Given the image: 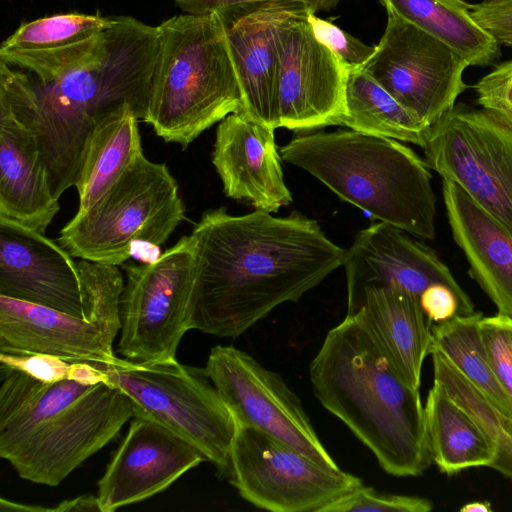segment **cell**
<instances>
[{"label": "cell", "instance_id": "cell-1", "mask_svg": "<svg viewBox=\"0 0 512 512\" xmlns=\"http://www.w3.org/2000/svg\"><path fill=\"white\" fill-rule=\"evenodd\" d=\"M191 234L198 246L192 329L222 338L298 301L343 265L346 252L296 212L234 216L221 207L204 212Z\"/></svg>", "mask_w": 512, "mask_h": 512}, {"label": "cell", "instance_id": "cell-2", "mask_svg": "<svg viewBox=\"0 0 512 512\" xmlns=\"http://www.w3.org/2000/svg\"><path fill=\"white\" fill-rule=\"evenodd\" d=\"M159 28L116 17L109 29L49 50H0V61L27 73L33 127L59 199L75 186L88 138L109 112L146 113L159 50Z\"/></svg>", "mask_w": 512, "mask_h": 512}, {"label": "cell", "instance_id": "cell-3", "mask_svg": "<svg viewBox=\"0 0 512 512\" xmlns=\"http://www.w3.org/2000/svg\"><path fill=\"white\" fill-rule=\"evenodd\" d=\"M309 377L315 396L393 476L421 475L432 461L419 389L411 387L357 314L327 333Z\"/></svg>", "mask_w": 512, "mask_h": 512}, {"label": "cell", "instance_id": "cell-4", "mask_svg": "<svg viewBox=\"0 0 512 512\" xmlns=\"http://www.w3.org/2000/svg\"><path fill=\"white\" fill-rule=\"evenodd\" d=\"M279 153L375 219L414 237L434 239L431 169L400 141L351 129L303 133Z\"/></svg>", "mask_w": 512, "mask_h": 512}, {"label": "cell", "instance_id": "cell-5", "mask_svg": "<svg viewBox=\"0 0 512 512\" xmlns=\"http://www.w3.org/2000/svg\"><path fill=\"white\" fill-rule=\"evenodd\" d=\"M144 118L166 143L187 148L212 125L242 111V95L217 12L163 21Z\"/></svg>", "mask_w": 512, "mask_h": 512}, {"label": "cell", "instance_id": "cell-6", "mask_svg": "<svg viewBox=\"0 0 512 512\" xmlns=\"http://www.w3.org/2000/svg\"><path fill=\"white\" fill-rule=\"evenodd\" d=\"M184 219L168 167L141 153L92 206L76 212L57 242L73 257L120 266L135 243L160 247Z\"/></svg>", "mask_w": 512, "mask_h": 512}, {"label": "cell", "instance_id": "cell-7", "mask_svg": "<svg viewBox=\"0 0 512 512\" xmlns=\"http://www.w3.org/2000/svg\"><path fill=\"white\" fill-rule=\"evenodd\" d=\"M132 401L134 416L157 421L194 445L228 477L236 421L205 368L176 359L138 363L116 357L111 363L91 364Z\"/></svg>", "mask_w": 512, "mask_h": 512}, {"label": "cell", "instance_id": "cell-8", "mask_svg": "<svg viewBox=\"0 0 512 512\" xmlns=\"http://www.w3.org/2000/svg\"><path fill=\"white\" fill-rule=\"evenodd\" d=\"M119 303L122 358L153 363L176 359L182 337L192 329L198 246L190 234L144 264L124 265Z\"/></svg>", "mask_w": 512, "mask_h": 512}, {"label": "cell", "instance_id": "cell-9", "mask_svg": "<svg viewBox=\"0 0 512 512\" xmlns=\"http://www.w3.org/2000/svg\"><path fill=\"white\" fill-rule=\"evenodd\" d=\"M423 150L431 170L512 235V126L483 108L456 103L430 126Z\"/></svg>", "mask_w": 512, "mask_h": 512}, {"label": "cell", "instance_id": "cell-10", "mask_svg": "<svg viewBox=\"0 0 512 512\" xmlns=\"http://www.w3.org/2000/svg\"><path fill=\"white\" fill-rule=\"evenodd\" d=\"M133 417L131 399L110 382H101L0 449V457L22 479L57 486Z\"/></svg>", "mask_w": 512, "mask_h": 512}, {"label": "cell", "instance_id": "cell-11", "mask_svg": "<svg viewBox=\"0 0 512 512\" xmlns=\"http://www.w3.org/2000/svg\"><path fill=\"white\" fill-rule=\"evenodd\" d=\"M239 495L272 512H320L363 483L254 427L236 422L227 477Z\"/></svg>", "mask_w": 512, "mask_h": 512}, {"label": "cell", "instance_id": "cell-12", "mask_svg": "<svg viewBox=\"0 0 512 512\" xmlns=\"http://www.w3.org/2000/svg\"><path fill=\"white\" fill-rule=\"evenodd\" d=\"M87 294L78 262L59 243L0 217V295L85 320L120 324L121 293L94 282Z\"/></svg>", "mask_w": 512, "mask_h": 512}, {"label": "cell", "instance_id": "cell-13", "mask_svg": "<svg viewBox=\"0 0 512 512\" xmlns=\"http://www.w3.org/2000/svg\"><path fill=\"white\" fill-rule=\"evenodd\" d=\"M467 67L450 47L387 12L384 33L360 68L430 127L467 89Z\"/></svg>", "mask_w": 512, "mask_h": 512}, {"label": "cell", "instance_id": "cell-14", "mask_svg": "<svg viewBox=\"0 0 512 512\" xmlns=\"http://www.w3.org/2000/svg\"><path fill=\"white\" fill-rule=\"evenodd\" d=\"M205 371L236 422L259 429L322 465L339 468L300 399L279 374L247 352L222 345L211 349Z\"/></svg>", "mask_w": 512, "mask_h": 512}, {"label": "cell", "instance_id": "cell-15", "mask_svg": "<svg viewBox=\"0 0 512 512\" xmlns=\"http://www.w3.org/2000/svg\"><path fill=\"white\" fill-rule=\"evenodd\" d=\"M309 10L296 1L250 2L216 11L242 95V113L280 127L279 77L283 43L292 24Z\"/></svg>", "mask_w": 512, "mask_h": 512}, {"label": "cell", "instance_id": "cell-16", "mask_svg": "<svg viewBox=\"0 0 512 512\" xmlns=\"http://www.w3.org/2000/svg\"><path fill=\"white\" fill-rule=\"evenodd\" d=\"M347 314L355 313L364 294L397 289L420 295L431 285L444 284L466 294L433 249L411 234L384 222L358 232L345 252Z\"/></svg>", "mask_w": 512, "mask_h": 512}, {"label": "cell", "instance_id": "cell-17", "mask_svg": "<svg viewBox=\"0 0 512 512\" xmlns=\"http://www.w3.org/2000/svg\"><path fill=\"white\" fill-rule=\"evenodd\" d=\"M309 11L288 30L281 55L280 127L295 131L336 125L345 111L350 69L315 38Z\"/></svg>", "mask_w": 512, "mask_h": 512}, {"label": "cell", "instance_id": "cell-18", "mask_svg": "<svg viewBox=\"0 0 512 512\" xmlns=\"http://www.w3.org/2000/svg\"><path fill=\"white\" fill-rule=\"evenodd\" d=\"M206 461L189 441L157 421L134 416L98 481L101 512L143 501Z\"/></svg>", "mask_w": 512, "mask_h": 512}, {"label": "cell", "instance_id": "cell-19", "mask_svg": "<svg viewBox=\"0 0 512 512\" xmlns=\"http://www.w3.org/2000/svg\"><path fill=\"white\" fill-rule=\"evenodd\" d=\"M120 324L85 320L0 295V353L47 354L68 362L111 363Z\"/></svg>", "mask_w": 512, "mask_h": 512}, {"label": "cell", "instance_id": "cell-20", "mask_svg": "<svg viewBox=\"0 0 512 512\" xmlns=\"http://www.w3.org/2000/svg\"><path fill=\"white\" fill-rule=\"evenodd\" d=\"M274 128L242 112L217 126L212 163L226 196L246 200L256 210L277 212L293 198L285 184Z\"/></svg>", "mask_w": 512, "mask_h": 512}, {"label": "cell", "instance_id": "cell-21", "mask_svg": "<svg viewBox=\"0 0 512 512\" xmlns=\"http://www.w3.org/2000/svg\"><path fill=\"white\" fill-rule=\"evenodd\" d=\"M59 209L31 121L0 103V217L45 234Z\"/></svg>", "mask_w": 512, "mask_h": 512}, {"label": "cell", "instance_id": "cell-22", "mask_svg": "<svg viewBox=\"0 0 512 512\" xmlns=\"http://www.w3.org/2000/svg\"><path fill=\"white\" fill-rule=\"evenodd\" d=\"M452 237L471 277L497 308L512 319V235L456 184L442 179Z\"/></svg>", "mask_w": 512, "mask_h": 512}, {"label": "cell", "instance_id": "cell-23", "mask_svg": "<svg viewBox=\"0 0 512 512\" xmlns=\"http://www.w3.org/2000/svg\"><path fill=\"white\" fill-rule=\"evenodd\" d=\"M355 313L366 323L403 379L419 389L423 362L433 340V323L424 313L419 297L397 289L370 290Z\"/></svg>", "mask_w": 512, "mask_h": 512}, {"label": "cell", "instance_id": "cell-24", "mask_svg": "<svg viewBox=\"0 0 512 512\" xmlns=\"http://www.w3.org/2000/svg\"><path fill=\"white\" fill-rule=\"evenodd\" d=\"M432 461L442 473L454 475L472 467H491L497 448L476 420L437 382L424 406Z\"/></svg>", "mask_w": 512, "mask_h": 512}, {"label": "cell", "instance_id": "cell-25", "mask_svg": "<svg viewBox=\"0 0 512 512\" xmlns=\"http://www.w3.org/2000/svg\"><path fill=\"white\" fill-rule=\"evenodd\" d=\"M138 116L123 105L103 116L93 128L75 183L78 210L92 206L143 153Z\"/></svg>", "mask_w": 512, "mask_h": 512}, {"label": "cell", "instance_id": "cell-26", "mask_svg": "<svg viewBox=\"0 0 512 512\" xmlns=\"http://www.w3.org/2000/svg\"><path fill=\"white\" fill-rule=\"evenodd\" d=\"M393 13L441 41L468 66H488L501 56V44L478 24L465 0H379Z\"/></svg>", "mask_w": 512, "mask_h": 512}, {"label": "cell", "instance_id": "cell-27", "mask_svg": "<svg viewBox=\"0 0 512 512\" xmlns=\"http://www.w3.org/2000/svg\"><path fill=\"white\" fill-rule=\"evenodd\" d=\"M336 125L423 148L430 127L360 67H350L345 111Z\"/></svg>", "mask_w": 512, "mask_h": 512}, {"label": "cell", "instance_id": "cell-28", "mask_svg": "<svg viewBox=\"0 0 512 512\" xmlns=\"http://www.w3.org/2000/svg\"><path fill=\"white\" fill-rule=\"evenodd\" d=\"M482 317L481 312H474L433 324L430 349L439 350L476 388L512 416V400L494 375L482 341Z\"/></svg>", "mask_w": 512, "mask_h": 512}, {"label": "cell", "instance_id": "cell-29", "mask_svg": "<svg viewBox=\"0 0 512 512\" xmlns=\"http://www.w3.org/2000/svg\"><path fill=\"white\" fill-rule=\"evenodd\" d=\"M434 381L463 407L480 425L497 448L492 466L502 475L512 479V416L476 388L437 349H430Z\"/></svg>", "mask_w": 512, "mask_h": 512}, {"label": "cell", "instance_id": "cell-30", "mask_svg": "<svg viewBox=\"0 0 512 512\" xmlns=\"http://www.w3.org/2000/svg\"><path fill=\"white\" fill-rule=\"evenodd\" d=\"M115 23L116 17L98 14H55L22 24L2 42L0 49H55L87 39Z\"/></svg>", "mask_w": 512, "mask_h": 512}, {"label": "cell", "instance_id": "cell-31", "mask_svg": "<svg viewBox=\"0 0 512 512\" xmlns=\"http://www.w3.org/2000/svg\"><path fill=\"white\" fill-rule=\"evenodd\" d=\"M432 502L426 498L376 491L364 485L326 505L320 512H428Z\"/></svg>", "mask_w": 512, "mask_h": 512}, {"label": "cell", "instance_id": "cell-32", "mask_svg": "<svg viewBox=\"0 0 512 512\" xmlns=\"http://www.w3.org/2000/svg\"><path fill=\"white\" fill-rule=\"evenodd\" d=\"M480 333L494 375L512 400V319L498 313L483 316Z\"/></svg>", "mask_w": 512, "mask_h": 512}, {"label": "cell", "instance_id": "cell-33", "mask_svg": "<svg viewBox=\"0 0 512 512\" xmlns=\"http://www.w3.org/2000/svg\"><path fill=\"white\" fill-rule=\"evenodd\" d=\"M476 102L512 126V59L495 66L474 85Z\"/></svg>", "mask_w": 512, "mask_h": 512}, {"label": "cell", "instance_id": "cell-34", "mask_svg": "<svg viewBox=\"0 0 512 512\" xmlns=\"http://www.w3.org/2000/svg\"><path fill=\"white\" fill-rule=\"evenodd\" d=\"M307 19L315 38L350 67H361L375 50V46L363 43L334 23L316 16L312 10Z\"/></svg>", "mask_w": 512, "mask_h": 512}, {"label": "cell", "instance_id": "cell-35", "mask_svg": "<svg viewBox=\"0 0 512 512\" xmlns=\"http://www.w3.org/2000/svg\"><path fill=\"white\" fill-rule=\"evenodd\" d=\"M419 300L424 313L433 324L475 312L474 305L467 294H460L444 284L429 286L420 295Z\"/></svg>", "mask_w": 512, "mask_h": 512}, {"label": "cell", "instance_id": "cell-36", "mask_svg": "<svg viewBox=\"0 0 512 512\" xmlns=\"http://www.w3.org/2000/svg\"><path fill=\"white\" fill-rule=\"evenodd\" d=\"M0 364L47 383L69 379L71 369V362L47 354L0 353Z\"/></svg>", "mask_w": 512, "mask_h": 512}, {"label": "cell", "instance_id": "cell-37", "mask_svg": "<svg viewBox=\"0 0 512 512\" xmlns=\"http://www.w3.org/2000/svg\"><path fill=\"white\" fill-rule=\"evenodd\" d=\"M471 14L501 45L512 47V0H483L471 5Z\"/></svg>", "mask_w": 512, "mask_h": 512}, {"label": "cell", "instance_id": "cell-38", "mask_svg": "<svg viewBox=\"0 0 512 512\" xmlns=\"http://www.w3.org/2000/svg\"><path fill=\"white\" fill-rule=\"evenodd\" d=\"M267 1H296L317 13L335 9L342 0H175V3L185 13L204 15L238 4Z\"/></svg>", "mask_w": 512, "mask_h": 512}, {"label": "cell", "instance_id": "cell-39", "mask_svg": "<svg viewBox=\"0 0 512 512\" xmlns=\"http://www.w3.org/2000/svg\"><path fill=\"white\" fill-rule=\"evenodd\" d=\"M82 512V511H97L101 512L100 506L96 496L82 495L73 499L65 500L57 506L51 508V512Z\"/></svg>", "mask_w": 512, "mask_h": 512}, {"label": "cell", "instance_id": "cell-40", "mask_svg": "<svg viewBox=\"0 0 512 512\" xmlns=\"http://www.w3.org/2000/svg\"><path fill=\"white\" fill-rule=\"evenodd\" d=\"M1 511H30V512H51V508L38 505L15 503L4 498L0 500Z\"/></svg>", "mask_w": 512, "mask_h": 512}, {"label": "cell", "instance_id": "cell-41", "mask_svg": "<svg viewBox=\"0 0 512 512\" xmlns=\"http://www.w3.org/2000/svg\"><path fill=\"white\" fill-rule=\"evenodd\" d=\"M462 512H491V504L487 501H473L466 503L460 509Z\"/></svg>", "mask_w": 512, "mask_h": 512}]
</instances>
